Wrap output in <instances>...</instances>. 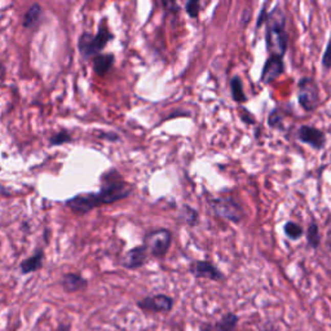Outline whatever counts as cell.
I'll return each instance as SVG.
<instances>
[{"instance_id":"cell-12","label":"cell","mask_w":331,"mask_h":331,"mask_svg":"<svg viewBox=\"0 0 331 331\" xmlns=\"http://www.w3.org/2000/svg\"><path fill=\"white\" fill-rule=\"evenodd\" d=\"M61 285L66 293L73 294L85 290L88 286V281L78 273H66L61 278Z\"/></svg>"},{"instance_id":"cell-6","label":"cell","mask_w":331,"mask_h":331,"mask_svg":"<svg viewBox=\"0 0 331 331\" xmlns=\"http://www.w3.org/2000/svg\"><path fill=\"white\" fill-rule=\"evenodd\" d=\"M298 101L305 112L311 113L320 104V88L312 77H303L298 82Z\"/></svg>"},{"instance_id":"cell-9","label":"cell","mask_w":331,"mask_h":331,"mask_svg":"<svg viewBox=\"0 0 331 331\" xmlns=\"http://www.w3.org/2000/svg\"><path fill=\"white\" fill-rule=\"evenodd\" d=\"M296 137L300 143L310 145L311 148L315 150H322L326 145V136L321 129L316 128L312 126H300L298 132H296Z\"/></svg>"},{"instance_id":"cell-5","label":"cell","mask_w":331,"mask_h":331,"mask_svg":"<svg viewBox=\"0 0 331 331\" xmlns=\"http://www.w3.org/2000/svg\"><path fill=\"white\" fill-rule=\"evenodd\" d=\"M172 244V233L166 228H159L149 232L144 237V246L148 250V254L156 259H163L170 251Z\"/></svg>"},{"instance_id":"cell-11","label":"cell","mask_w":331,"mask_h":331,"mask_svg":"<svg viewBox=\"0 0 331 331\" xmlns=\"http://www.w3.org/2000/svg\"><path fill=\"white\" fill-rule=\"evenodd\" d=\"M148 250H146V247L144 245L136 246L124 255L123 260H122V266L126 269L135 271V269H139L145 266L146 261H148Z\"/></svg>"},{"instance_id":"cell-28","label":"cell","mask_w":331,"mask_h":331,"mask_svg":"<svg viewBox=\"0 0 331 331\" xmlns=\"http://www.w3.org/2000/svg\"><path fill=\"white\" fill-rule=\"evenodd\" d=\"M70 328L72 327H70L69 323H61V325L56 328V331H70Z\"/></svg>"},{"instance_id":"cell-20","label":"cell","mask_w":331,"mask_h":331,"mask_svg":"<svg viewBox=\"0 0 331 331\" xmlns=\"http://www.w3.org/2000/svg\"><path fill=\"white\" fill-rule=\"evenodd\" d=\"M283 232H285L286 237L291 241H296L300 237H303L304 229L301 228V225H299L298 223L295 222H288L283 227Z\"/></svg>"},{"instance_id":"cell-15","label":"cell","mask_w":331,"mask_h":331,"mask_svg":"<svg viewBox=\"0 0 331 331\" xmlns=\"http://www.w3.org/2000/svg\"><path fill=\"white\" fill-rule=\"evenodd\" d=\"M238 322V316L233 312H228L223 315L222 318L212 325V331H234Z\"/></svg>"},{"instance_id":"cell-22","label":"cell","mask_w":331,"mask_h":331,"mask_svg":"<svg viewBox=\"0 0 331 331\" xmlns=\"http://www.w3.org/2000/svg\"><path fill=\"white\" fill-rule=\"evenodd\" d=\"M268 124L271 128L283 129V115L281 114L279 109H273L268 117Z\"/></svg>"},{"instance_id":"cell-10","label":"cell","mask_w":331,"mask_h":331,"mask_svg":"<svg viewBox=\"0 0 331 331\" xmlns=\"http://www.w3.org/2000/svg\"><path fill=\"white\" fill-rule=\"evenodd\" d=\"M285 72V63L282 61V57H277V56H269L267 58L264 68L261 70V77H260V82L264 84H271L274 80L278 79Z\"/></svg>"},{"instance_id":"cell-4","label":"cell","mask_w":331,"mask_h":331,"mask_svg":"<svg viewBox=\"0 0 331 331\" xmlns=\"http://www.w3.org/2000/svg\"><path fill=\"white\" fill-rule=\"evenodd\" d=\"M211 210L214 211L216 216L222 219L238 224L244 220L245 211L242 206L237 202L234 197L227 195V197H215L208 201Z\"/></svg>"},{"instance_id":"cell-14","label":"cell","mask_w":331,"mask_h":331,"mask_svg":"<svg viewBox=\"0 0 331 331\" xmlns=\"http://www.w3.org/2000/svg\"><path fill=\"white\" fill-rule=\"evenodd\" d=\"M114 55L112 53H100L93 57V70L100 77H104L114 65Z\"/></svg>"},{"instance_id":"cell-19","label":"cell","mask_w":331,"mask_h":331,"mask_svg":"<svg viewBox=\"0 0 331 331\" xmlns=\"http://www.w3.org/2000/svg\"><path fill=\"white\" fill-rule=\"evenodd\" d=\"M306 244L312 249H318L321 244V234L320 228H318L317 223H311V225L306 229Z\"/></svg>"},{"instance_id":"cell-23","label":"cell","mask_w":331,"mask_h":331,"mask_svg":"<svg viewBox=\"0 0 331 331\" xmlns=\"http://www.w3.org/2000/svg\"><path fill=\"white\" fill-rule=\"evenodd\" d=\"M185 11L190 18H197L201 12V2L200 0H189L185 4Z\"/></svg>"},{"instance_id":"cell-27","label":"cell","mask_w":331,"mask_h":331,"mask_svg":"<svg viewBox=\"0 0 331 331\" xmlns=\"http://www.w3.org/2000/svg\"><path fill=\"white\" fill-rule=\"evenodd\" d=\"M100 137L110 140V141H118V140H119V136H118L117 134H102V135H100Z\"/></svg>"},{"instance_id":"cell-26","label":"cell","mask_w":331,"mask_h":331,"mask_svg":"<svg viewBox=\"0 0 331 331\" xmlns=\"http://www.w3.org/2000/svg\"><path fill=\"white\" fill-rule=\"evenodd\" d=\"M239 115H241V119L247 124V126H254V124L256 123L255 118L252 117V115L250 114V112H247V110L244 109V112H241V114Z\"/></svg>"},{"instance_id":"cell-18","label":"cell","mask_w":331,"mask_h":331,"mask_svg":"<svg viewBox=\"0 0 331 331\" xmlns=\"http://www.w3.org/2000/svg\"><path fill=\"white\" fill-rule=\"evenodd\" d=\"M180 219L189 227H195L200 222V215L195 208L190 207L189 205H184L180 210Z\"/></svg>"},{"instance_id":"cell-16","label":"cell","mask_w":331,"mask_h":331,"mask_svg":"<svg viewBox=\"0 0 331 331\" xmlns=\"http://www.w3.org/2000/svg\"><path fill=\"white\" fill-rule=\"evenodd\" d=\"M230 92H232V99L238 104H244L247 101V97L244 91V83H242L241 77L234 75L230 79Z\"/></svg>"},{"instance_id":"cell-13","label":"cell","mask_w":331,"mask_h":331,"mask_svg":"<svg viewBox=\"0 0 331 331\" xmlns=\"http://www.w3.org/2000/svg\"><path fill=\"white\" fill-rule=\"evenodd\" d=\"M44 261V251L43 250H38L34 255L29 256L28 259L22 260L19 264V271L22 274H30L34 272H38L41 269Z\"/></svg>"},{"instance_id":"cell-2","label":"cell","mask_w":331,"mask_h":331,"mask_svg":"<svg viewBox=\"0 0 331 331\" xmlns=\"http://www.w3.org/2000/svg\"><path fill=\"white\" fill-rule=\"evenodd\" d=\"M266 25L267 51L271 56L283 57L286 55V51H288L289 43L285 11L279 6L274 7L268 13Z\"/></svg>"},{"instance_id":"cell-24","label":"cell","mask_w":331,"mask_h":331,"mask_svg":"<svg viewBox=\"0 0 331 331\" xmlns=\"http://www.w3.org/2000/svg\"><path fill=\"white\" fill-rule=\"evenodd\" d=\"M322 66L323 69H326V70H327V69H331V35L322 56Z\"/></svg>"},{"instance_id":"cell-21","label":"cell","mask_w":331,"mask_h":331,"mask_svg":"<svg viewBox=\"0 0 331 331\" xmlns=\"http://www.w3.org/2000/svg\"><path fill=\"white\" fill-rule=\"evenodd\" d=\"M73 140L72 134L66 129H61V131L56 132L51 136L50 139V144L51 146H58V145H63V144L70 143Z\"/></svg>"},{"instance_id":"cell-25","label":"cell","mask_w":331,"mask_h":331,"mask_svg":"<svg viewBox=\"0 0 331 331\" xmlns=\"http://www.w3.org/2000/svg\"><path fill=\"white\" fill-rule=\"evenodd\" d=\"M267 18H268V12H267V4H266V6H264L263 8H261V11H260L259 17H257L256 30H257V29H260V26L263 25L264 22H267Z\"/></svg>"},{"instance_id":"cell-3","label":"cell","mask_w":331,"mask_h":331,"mask_svg":"<svg viewBox=\"0 0 331 331\" xmlns=\"http://www.w3.org/2000/svg\"><path fill=\"white\" fill-rule=\"evenodd\" d=\"M113 38H114V35L110 33V29L106 24V18H104L100 24L99 31L96 34L83 33L79 36L78 48H79L80 55L84 58L96 57Z\"/></svg>"},{"instance_id":"cell-1","label":"cell","mask_w":331,"mask_h":331,"mask_svg":"<svg viewBox=\"0 0 331 331\" xmlns=\"http://www.w3.org/2000/svg\"><path fill=\"white\" fill-rule=\"evenodd\" d=\"M101 180L104 185L100 192L75 195L66 201V206L75 214L84 215L99 206L112 205L124 200L134 192V186L124 181L115 170H110L102 175Z\"/></svg>"},{"instance_id":"cell-7","label":"cell","mask_w":331,"mask_h":331,"mask_svg":"<svg viewBox=\"0 0 331 331\" xmlns=\"http://www.w3.org/2000/svg\"><path fill=\"white\" fill-rule=\"evenodd\" d=\"M173 298L166 294L145 296L136 303L140 310L146 313H170L173 310Z\"/></svg>"},{"instance_id":"cell-17","label":"cell","mask_w":331,"mask_h":331,"mask_svg":"<svg viewBox=\"0 0 331 331\" xmlns=\"http://www.w3.org/2000/svg\"><path fill=\"white\" fill-rule=\"evenodd\" d=\"M40 14H41L40 6H39V4H33V6L29 8V11L26 12L25 17H24V28L25 29L35 28V26L39 24Z\"/></svg>"},{"instance_id":"cell-8","label":"cell","mask_w":331,"mask_h":331,"mask_svg":"<svg viewBox=\"0 0 331 331\" xmlns=\"http://www.w3.org/2000/svg\"><path fill=\"white\" fill-rule=\"evenodd\" d=\"M189 272L194 278L210 279L214 282H222L225 279L224 273L208 260H195L189 267Z\"/></svg>"},{"instance_id":"cell-29","label":"cell","mask_w":331,"mask_h":331,"mask_svg":"<svg viewBox=\"0 0 331 331\" xmlns=\"http://www.w3.org/2000/svg\"><path fill=\"white\" fill-rule=\"evenodd\" d=\"M200 331H212V325L211 323H202Z\"/></svg>"}]
</instances>
